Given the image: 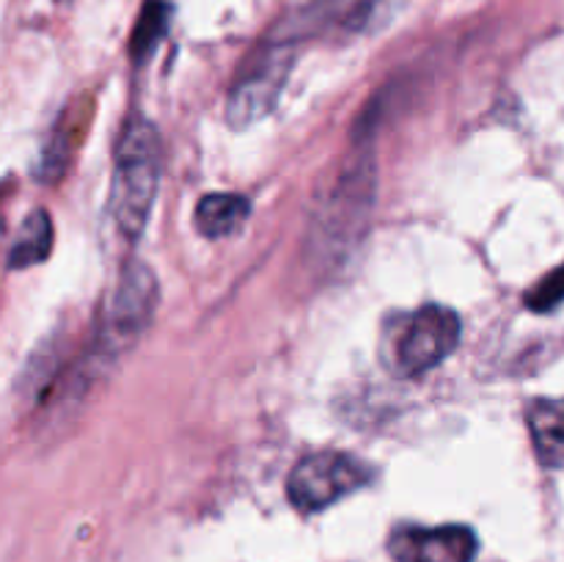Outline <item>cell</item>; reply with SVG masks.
Segmentation results:
<instances>
[{
    "label": "cell",
    "mask_w": 564,
    "mask_h": 562,
    "mask_svg": "<svg viewBox=\"0 0 564 562\" xmlns=\"http://www.w3.org/2000/svg\"><path fill=\"white\" fill-rule=\"evenodd\" d=\"M163 171V143L152 121L132 116L116 147L110 213L127 240H138L147 229Z\"/></svg>",
    "instance_id": "obj_1"
},
{
    "label": "cell",
    "mask_w": 564,
    "mask_h": 562,
    "mask_svg": "<svg viewBox=\"0 0 564 562\" xmlns=\"http://www.w3.org/2000/svg\"><path fill=\"white\" fill-rule=\"evenodd\" d=\"M369 483V466L345 452H314L295 463L286 483L290 501L301 512H319Z\"/></svg>",
    "instance_id": "obj_2"
},
{
    "label": "cell",
    "mask_w": 564,
    "mask_h": 562,
    "mask_svg": "<svg viewBox=\"0 0 564 562\" xmlns=\"http://www.w3.org/2000/svg\"><path fill=\"white\" fill-rule=\"evenodd\" d=\"M295 53L290 44H264L246 61L229 94V121L248 127L268 116L286 86Z\"/></svg>",
    "instance_id": "obj_3"
},
{
    "label": "cell",
    "mask_w": 564,
    "mask_h": 562,
    "mask_svg": "<svg viewBox=\"0 0 564 562\" xmlns=\"http://www.w3.org/2000/svg\"><path fill=\"white\" fill-rule=\"evenodd\" d=\"M460 336V314L441 303H427L413 314L397 339V369L402 375H424L455 353Z\"/></svg>",
    "instance_id": "obj_4"
},
{
    "label": "cell",
    "mask_w": 564,
    "mask_h": 562,
    "mask_svg": "<svg viewBox=\"0 0 564 562\" xmlns=\"http://www.w3.org/2000/svg\"><path fill=\"white\" fill-rule=\"evenodd\" d=\"M158 306V281L154 273L141 262H130L121 273L119 287L105 317L102 342L110 350H124L147 331Z\"/></svg>",
    "instance_id": "obj_5"
},
{
    "label": "cell",
    "mask_w": 564,
    "mask_h": 562,
    "mask_svg": "<svg viewBox=\"0 0 564 562\" xmlns=\"http://www.w3.org/2000/svg\"><path fill=\"white\" fill-rule=\"evenodd\" d=\"M394 562H474L479 540L474 529L449 527H400L389 540Z\"/></svg>",
    "instance_id": "obj_6"
},
{
    "label": "cell",
    "mask_w": 564,
    "mask_h": 562,
    "mask_svg": "<svg viewBox=\"0 0 564 562\" xmlns=\"http://www.w3.org/2000/svg\"><path fill=\"white\" fill-rule=\"evenodd\" d=\"M251 218V202L240 193H209L196 207V229L204 237H231Z\"/></svg>",
    "instance_id": "obj_7"
},
{
    "label": "cell",
    "mask_w": 564,
    "mask_h": 562,
    "mask_svg": "<svg viewBox=\"0 0 564 562\" xmlns=\"http://www.w3.org/2000/svg\"><path fill=\"white\" fill-rule=\"evenodd\" d=\"M527 419L540 461L551 468H564V397L538 400Z\"/></svg>",
    "instance_id": "obj_8"
},
{
    "label": "cell",
    "mask_w": 564,
    "mask_h": 562,
    "mask_svg": "<svg viewBox=\"0 0 564 562\" xmlns=\"http://www.w3.org/2000/svg\"><path fill=\"white\" fill-rule=\"evenodd\" d=\"M53 251V220L44 209H36L20 226V235L14 237L9 251V268L22 270L31 264L44 262Z\"/></svg>",
    "instance_id": "obj_9"
},
{
    "label": "cell",
    "mask_w": 564,
    "mask_h": 562,
    "mask_svg": "<svg viewBox=\"0 0 564 562\" xmlns=\"http://www.w3.org/2000/svg\"><path fill=\"white\" fill-rule=\"evenodd\" d=\"M80 130H83V121L75 119V110L61 119V125L55 127L53 138H50V143L42 152V163H39V176H42V180L50 182V180H58V176L64 174V169L69 165L72 154H75L77 149L75 136Z\"/></svg>",
    "instance_id": "obj_10"
},
{
    "label": "cell",
    "mask_w": 564,
    "mask_h": 562,
    "mask_svg": "<svg viewBox=\"0 0 564 562\" xmlns=\"http://www.w3.org/2000/svg\"><path fill=\"white\" fill-rule=\"evenodd\" d=\"M171 20V6L165 0H143L141 17L135 22V31L130 39V53L135 61H143L154 47L160 44V39L169 31Z\"/></svg>",
    "instance_id": "obj_11"
},
{
    "label": "cell",
    "mask_w": 564,
    "mask_h": 562,
    "mask_svg": "<svg viewBox=\"0 0 564 562\" xmlns=\"http://www.w3.org/2000/svg\"><path fill=\"white\" fill-rule=\"evenodd\" d=\"M564 301V264L556 268L554 273L545 275L538 287L527 295V306L534 312H549V309L560 306Z\"/></svg>",
    "instance_id": "obj_12"
}]
</instances>
